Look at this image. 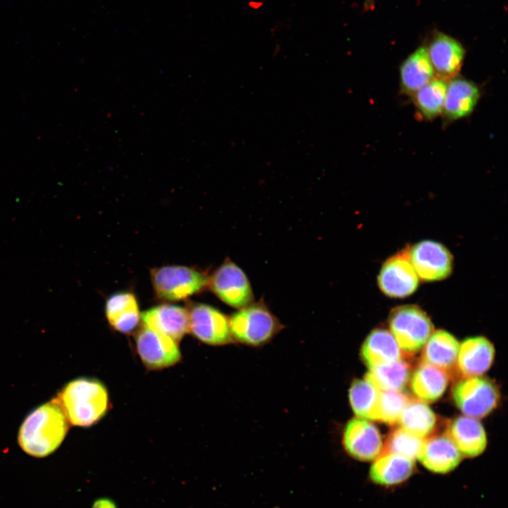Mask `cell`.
Returning a JSON list of instances; mask_svg holds the SVG:
<instances>
[{
	"label": "cell",
	"mask_w": 508,
	"mask_h": 508,
	"mask_svg": "<svg viewBox=\"0 0 508 508\" xmlns=\"http://www.w3.org/2000/svg\"><path fill=\"white\" fill-rule=\"evenodd\" d=\"M69 422L54 399L32 411L22 423L18 436L19 445L30 456L44 457L62 443Z\"/></svg>",
	"instance_id": "1"
},
{
	"label": "cell",
	"mask_w": 508,
	"mask_h": 508,
	"mask_svg": "<svg viewBox=\"0 0 508 508\" xmlns=\"http://www.w3.org/2000/svg\"><path fill=\"white\" fill-rule=\"evenodd\" d=\"M69 423L89 427L107 412L109 394L106 387L93 378L80 377L66 384L56 398Z\"/></svg>",
	"instance_id": "2"
},
{
	"label": "cell",
	"mask_w": 508,
	"mask_h": 508,
	"mask_svg": "<svg viewBox=\"0 0 508 508\" xmlns=\"http://www.w3.org/2000/svg\"><path fill=\"white\" fill-rule=\"evenodd\" d=\"M232 339L250 346L270 341L283 327L262 300L238 309L229 318Z\"/></svg>",
	"instance_id": "3"
},
{
	"label": "cell",
	"mask_w": 508,
	"mask_h": 508,
	"mask_svg": "<svg viewBox=\"0 0 508 508\" xmlns=\"http://www.w3.org/2000/svg\"><path fill=\"white\" fill-rule=\"evenodd\" d=\"M151 279L158 298L177 301L203 291L208 286L209 276L193 267L167 265L153 269Z\"/></svg>",
	"instance_id": "4"
},
{
	"label": "cell",
	"mask_w": 508,
	"mask_h": 508,
	"mask_svg": "<svg viewBox=\"0 0 508 508\" xmlns=\"http://www.w3.org/2000/svg\"><path fill=\"white\" fill-rule=\"evenodd\" d=\"M389 327L401 351L406 354L419 351L433 332L430 318L413 305L394 308L390 313Z\"/></svg>",
	"instance_id": "5"
},
{
	"label": "cell",
	"mask_w": 508,
	"mask_h": 508,
	"mask_svg": "<svg viewBox=\"0 0 508 508\" xmlns=\"http://www.w3.org/2000/svg\"><path fill=\"white\" fill-rule=\"evenodd\" d=\"M207 286L221 301L235 308H242L254 300L246 274L229 258L209 277Z\"/></svg>",
	"instance_id": "6"
},
{
	"label": "cell",
	"mask_w": 508,
	"mask_h": 508,
	"mask_svg": "<svg viewBox=\"0 0 508 508\" xmlns=\"http://www.w3.org/2000/svg\"><path fill=\"white\" fill-rule=\"evenodd\" d=\"M458 408L466 416L480 418L497 406L499 392L489 380L468 377L456 384L452 392Z\"/></svg>",
	"instance_id": "7"
},
{
	"label": "cell",
	"mask_w": 508,
	"mask_h": 508,
	"mask_svg": "<svg viewBox=\"0 0 508 508\" xmlns=\"http://www.w3.org/2000/svg\"><path fill=\"white\" fill-rule=\"evenodd\" d=\"M188 311L189 332L198 339L213 346L231 342L229 318L220 310L205 303H195Z\"/></svg>",
	"instance_id": "8"
},
{
	"label": "cell",
	"mask_w": 508,
	"mask_h": 508,
	"mask_svg": "<svg viewBox=\"0 0 508 508\" xmlns=\"http://www.w3.org/2000/svg\"><path fill=\"white\" fill-rule=\"evenodd\" d=\"M135 345L142 362L152 370L172 366L181 358L179 342L144 326L136 334Z\"/></svg>",
	"instance_id": "9"
},
{
	"label": "cell",
	"mask_w": 508,
	"mask_h": 508,
	"mask_svg": "<svg viewBox=\"0 0 508 508\" xmlns=\"http://www.w3.org/2000/svg\"><path fill=\"white\" fill-rule=\"evenodd\" d=\"M410 262L417 275L425 281H437L448 277L452 257L441 243L426 240L415 244L409 251Z\"/></svg>",
	"instance_id": "10"
},
{
	"label": "cell",
	"mask_w": 508,
	"mask_h": 508,
	"mask_svg": "<svg viewBox=\"0 0 508 508\" xmlns=\"http://www.w3.org/2000/svg\"><path fill=\"white\" fill-rule=\"evenodd\" d=\"M380 290L391 298H404L412 294L418 285L409 251H402L388 259L382 265L377 278Z\"/></svg>",
	"instance_id": "11"
},
{
	"label": "cell",
	"mask_w": 508,
	"mask_h": 508,
	"mask_svg": "<svg viewBox=\"0 0 508 508\" xmlns=\"http://www.w3.org/2000/svg\"><path fill=\"white\" fill-rule=\"evenodd\" d=\"M342 441L351 456L363 461L374 460L383 447L377 428L368 420L358 417L346 423Z\"/></svg>",
	"instance_id": "12"
},
{
	"label": "cell",
	"mask_w": 508,
	"mask_h": 508,
	"mask_svg": "<svg viewBox=\"0 0 508 508\" xmlns=\"http://www.w3.org/2000/svg\"><path fill=\"white\" fill-rule=\"evenodd\" d=\"M426 49L435 77L445 80L456 77L465 56V49L458 40L439 32Z\"/></svg>",
	"instance_id": "13"
},
{
	"label": "cell",
	"mask_w": 508,
	"mask_h": 508,
	"mask_svg": "<svg viewBox=\"0 0 508 508\" xmlns=\"http://www.w3.org/2000/svg\"><path fill=\"white\" fill-rule=\"evenodd\" d=\"M143 326L168 336L179 342L189 332L188 309L162 304L140 313Z\"/></svg>",
	"instance_id": "14"
},
{
	"label": "cell",
	"mask_w": 508,
	"mask_h": 508,
	"mask_svg": "<svg viewBox=\"0 0 508 508\" xmlns=\"http://www.w3.org/2000/svg\"><path fill=\"white\" fill-rule=\"evenodd\" d=\"M480 97L479 87L473 81L463 78H453L447 84L442 110L444 118L456 121L470 115Z\"/></svg>",
	"instance_id": "15"
},
{
	"label": "cell",
	"mask_w": 508,
	"mask_h": 508,
	"mask_svg": "<svg viewBox=\"0 0 508 508\" xmlns=\"http://www.w3.org/2000/svg\"><path fill=\"white\" fill-rule=\"evenodd\" d=\"M417 459L428 470L446 473L455 468L461 454L447 435L425 438Z\"/></svg>",
	"instance_id": "16"
},
{
	"label": "cell",
	"mask_w": 508,
	"mask_h": 508,
	"mask_svg": "<svg viewBox=\"0 0 508 508\" xmlns=\"http://www.w3.org/2000/svg\"><path fill=\"white\" fill-rule=\"evenodd\" d=\"M448 437L461 455L474 457L485 449L487 438L480 423L469 416H459L449 425Z\"/></svg>",
	"instance_id": "17"
},
{
	"label": "cell",
	"mask_w": 508,
	"mask_h": 508,
	"mask_svg": "<svg viewBox=\"0 0 508 508\" xmlns=\"http://www.w3.org/2000/svg\"><path fill=\"white\" fill-rule=\"evenodd\" d=\"M494 356L493 345L487 339L468 338L459 345L456 363L464 376L475 377L489 369Z\"/></svg>",
	"instance_id": "18"
},
{
	"label": "cell",
	"mask_w": 508,
	"mask_h": 508,
	"mask_svg": "<svg viewBox=\"0 0 508 508\" xmlns=\"http://www.w3.org/2000/svg\"><path fill=\"white\" fill-rule=\"evenodd\" d=\"M361 358L369 369L401 360L402 352L392 334L376 329L365 339L361 347Z\"/></svg>",
	"instance_id": "19"
},
{
	"label": "cell",
	"mask_w": 508,
	"mask_h": 508,
	"mask_svg": "<svg viewBox=\"0 0 508 508\" xmlns=\"http://www.w3.org/2000/svg\"><path fill=\"white\" fill-rule=\"evenodd\" d=\"M415 460L392 452H382L373 460L369 476L373 482L381 485H394L412 474Z\"/></svg>",
	"instance_id": "20"
},
{
	"label": "cell",
	"mask_w": 508,
	"mask_h": 508,
	"mask_svg": "<svg viewBox=\"0 0 508 508\" xmlns=\"http://www.w3.org/2000/svg\"><path fill=\"white\" fill-rule=\"evenodd\" d=\"M400 86L403 93L412 96L435 77L425 47H420L401 64Z\"/></svg>",
	"instance_id": "21"
},
{
	"label": "cell",
	"mask_w": 508,
	"mask_h": 508,
	"mask_svg": "<svg viewBox=\"0 0 508 508\" xmlns=\"http://www.w3.org/2000/svg\"><path fill=\"white\" fill-rule=\"evenodd\" d=\"M105 313L110 325L116 331L128 334L138 325L140 313L135 296L128 292H119L108 298Z\"/></svg>",
	"instance_id": "22"
},
{
	"label": "cell",
	"mask_w": 508,
	"mask_h": 508,
	"mask_svg": "<svg viewBox=\"0 0 508 508\" xmlns=\"http://www.w3.org/2000/svg\"><path fill=\"white\" fill-rule=\"evenodd\" d=\"M459 344L449 332L437 330L424 345L422 359L426 363L447 372L456 363Z\"/></svg>",
	"instance_id": "23"
},
{
	"label": "cell",
	"mask_w": 508,
	"mask_h": 508,
	"mask_svg": "<svg viewBox=\"0 0 508 508\" xmlns=\"http://www.w3.org/2000/svg\"><path fill=\"white\" fill-rule=\"evenodd\" d=\"M448 379L445 370L422 363L413 375L411 387L420 401L433 402L445 392Z\"/></svg>",
	"instance_id": "24"
},
{
	"label": "cell",
	"mask_w": 508,
	"mask_h": 508,
	"mask_svg": "<svg viewBox=\"0 0 508 508\" xmlns=\"http://www.w3.org/2000/svg\"><path fill=\"white\" fill-rule=\"evenodd\" d=\"M447 84V80L435 77L411 96L418 113L424 119H433L442 113Z\"/></svg>",
	"instance_id": "25"
},
{
	"label": "cell",
	"mask_w": 508,
	"mask_h": 508,
	"mask_svg": "<svg viewBox=\"0 0 508 508\" xmlns=\"http://www.w3.org/2000/svg\"><path fill=\"white\" fill-rule=\"evenodd\" d=\"M380 390L363 380H355L350 387L349 397L353 411L358 418L377 420Z\"/></svg>",
	"instance_id": "26"
},
{
	"label": "cell",
	"mask_w": 508,
	"mask_h": 508,
	"mask_svg": "<svg viewBox=\"0 0 508 508\" xmlns=\"http://www.w3.org/2000/svg\"><path fill=\"white\" fill-rule=\"evenodd\" d=\"M398 423L402 429L425 439L433 432L436 417L425 402L420 400L410 401L404 409Z\"/></svg>",
	"instance_id": "27"
},
{
	"label": "cell",
	"mask_w": 508,
	"mask_h": 508,
	"mask_svg": "<svg viewBox=\"0 0 508 508\" xmlns=\"http://www.w3.org/2000/svg\"><path fill=\"white\" fill-rule=\"evenodd\" d=\"M409 377V367L402 360L379 366L365 374L364 379L380 391H401Z\"/></svg>",
	"instance_id": "28"
},
{
	"label": "cell",
	"mask_w": 508,
	"mask_h": 508,
	"mask_svg": "<svg viewBox=\"0 0 508 508\" xmlns=\"http://www.w3.org/2000/svg\"><path fill=\"white\" fill-rule=\"evenodd\" d=\"M424 440L399 428L388 436L382 452L398 454L415 460Z\"/></svg>",
	"instance_id": "29"
},
{
	"label": "cell",
	"mask_w": 508,
	"mask_h": 508,
	"mask_svg": "<svg viewBox=\"0 0 508 508\" xmlns=\"http://www.w3.org/2000/svg\"><path fill=\"white\" fill-rule=\"evenodd\" d=\"M410 401L401 391H380L377 421L388 424L398 423Z\"/></svg>",
	"instance_id": "30"
},
{
	"label": "cell",
	"mask_w": 508,
	"mask_h": 508,
	"mask_svg": "<svg viewBox=\"0 0 508 508\" xmlns=\"http://www.w3.org/2000/svg\"><path fill=\"white\" fill-rule=\"evenodd\" d=\"M92 508H116L113 501L107 498H100L96 500Z\"/></svg>",
	"instance_id": "31"
}]
</instances>
